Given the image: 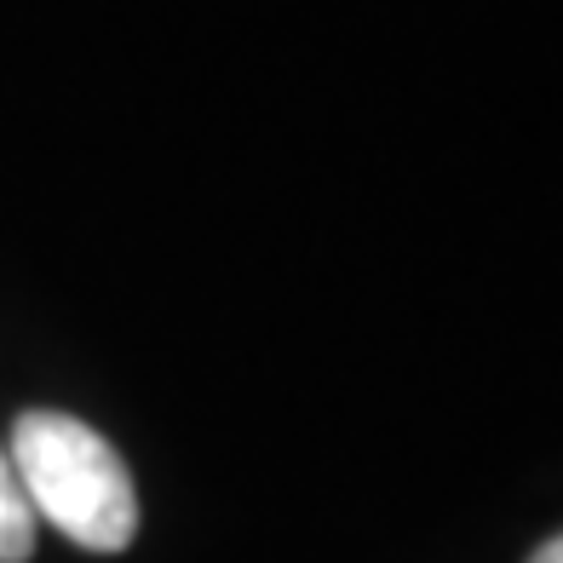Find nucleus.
I'll return each mask as SVG.
<instances>
[{"label":"nucleus","mask_w":563,"mask_h":563,"mask_svg":"<svg viewBox=\"0 0 563 563\" xmlns=\"http://www.w3.org/2000/svg\"><path fill=\"white\" fill-rule=\"evenodd\" d=\"M12 472L35 518L87 552H126L139 534V489L126 460L87 420L30 408L12 426Z\"/></svg>","instance_id":"f257e3e1"},{"label":"nucleus","mask_w":563,"mask_h":563,"mask_svg":"<svg viewBox=\"0 0 563 563\" xmlns=\"http://www.w3.org/2000/svg\"><path fill=\"white\" fill-rule=\"evenodd\" d=\"M30 552H35V511L18 489L12 454L0 449V563H23Z\"/></svg>","instance_id":"f03ea898"},{"label":"nucleus","mask_w":563,"mask_h":563,"mask_svg":"<svg viewBox=\"0 0 563 563\" xmlns=\"http://www.w3.org/2000/svg\"><path fill=\"white\" fill-rule=\"evenodd\" d=\"M529 563H563V534H558V541H547L541 552H534Z\"/></svg>","instance_id":"7ed1b4c3"}]
</instances>
